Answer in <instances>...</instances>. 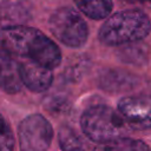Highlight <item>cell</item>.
<instances>
[{
  "mask_svg": "<svg viewBox=\"0 0 151 151\" xmlns=\"http://www.w3.org/2000/svg\"><path fill=\"white\" fill-rule=\"evenodd\" d=\"M0 47L13 57L31 59L50 70L55 68L61 61V52L57 44L28 26L1 28Z\"/></svg>",
  "mask_w": 151,
  "mask_h": 151,
  "instance_id": "obj_1",
  "label": "cell"
},
{
  "mask_svg": "<svg viewBox=\"0 0 151 151\" xmlns=\"http://www.w3.org/2000/svg\"><path fill=\"white\" fill-rule=\"evenodd\" d=\"M151 29L149 17L139 9H126L111 15L100 27L98 38L104 45L118 46L144 39Z\"/></svg>",
  "mask_w": 151,
  "mask_h": 151,
  "instance_id": "obj_2",
  "label": "cell"
},
{
  "mask_svg": "<svg viewBox=\"0 0 151 151\" xmlns=\"http://www.w3.org/2000/svg\"><path fill=\"white\" fill-rule=\"evenodd\" d=\"M80 125L84 134L98 144L123 137L127 126L120 113L107 105L88 107L80 118Z\"/></svg>",
  "mask_w": 151,
  "mask_h": 151,
  "instance_id": "obj_3",
  "label": "cell"
},
{
  "mask_svg": "<svg viewBox=\"0 0 151 151\" xmlns=\"http://www.w3.org/2000/svg\"><path fill=\"white\" fill-rule=\"evenodd\" d=\"M52 34L68 47L83 46L88 37V28L84 19L72 8L61 7L50 17Z\"/></svg>",
  "mask_w": 151,
  "mask_h": 151,
  "instance_id": "obj_4",
  "label": "cell"
},
{
  "mask_svg": "<svg viewBox=\"0 0 151 151\" xmlns=\"http://www.w3.org/2000/svg\"><path fill=\"white\" fill-rule=\"evenodd\" d=\"M20 151H46L52 142L53 129L41 114L26 117L18 129Z\"/></svg>",
  "mask_w": 151,
  "mask_h": 151,
  "instance_id": "obj_5",
  "label": "cell"
},
{
  "mask_svg": "<svg viewBox=\"0 0 151 151\" xmlns=\"http://www.w3.org/2000/svg\"><path fill=\"white\" fill-rule=\"evenodd\" d=\"M118 112L129 127L146 130L151 127V96L133 94L120 99Z\"/></svg>",
  "mask_w": 151,
  "mask_h": 151,
  "instance_id": "obj_6",
  "label": "cell"
},
{
  "mask_svg": "<svg viewBox=\"0 0 151 151\" xmlns=\"http://www.w3.org/2000/svg\"><path fill=\"white\" fill-rule=\"evenodd\" d=\"M20 77L22 84L34 92L47 90L53 79L52 70L31 59H22L20 61Z\"/></svg>",
  "mask_w": 151,
  "mask_h": 151,
  "instance_id": "obj_7",
  "label": "cell"
},
{
  "mask_svg": "<svg viewBox=\"0 0 151 151\" xmlns=\"http://www.w3.org/2000/svg\"><path fill=\"white\" fill-rule=\"evenodd\" d=\"M31 6L25 0H2L0 1V26L11 28L26 26L29 21Z\"/></svg>",
  "mask_w": 151,
  "mask_h": 151,
  "instance_id": "obj_8",
  "label": "cell"
},
{
  "mask_svg": "<svg viewBox=\"0 0 151 151\" xmlns=\"http://www.w3.org/2000/svg\"><path fill=\"white\" fill-rule=\"evenodd\" d=\"M22 85L20 63L7 51L0 48V88L6 93H17Z\"/></svg>",
  "mask_w": 151,
  "mask_h": 151,
  "instance_id": "obj_9",
  "label": "cell"
},
{
  "mask_svg": "<svg viewBox=\"0 0 151 151\" xmlns=\"http://www.w3.org/2000/svg\"><path fill=\"white\" fill-rule=\"evenodd\" d=\"M78 8L91 19H104L112 11V0H74Z\"/></svg>",
  "mask_w": 151,
  "mask_h": 151,
  "instance_id": "obj_10",
  "label": "cell"
},
{
  "mask_svg": "<svg viewBox=\"0 0 151 151\" xmlns=\"http://www.w3.org/2000/svg\"><path fill=\"white\" fill-rule=\"evenodd\" d=\"M94 151H149L147 145L137 139L120 137L111 142L99 144Z\"/></svg>",
  "mask_w": 151,
  "mask_h": 151,
  "instance_id": "obj_11",
  "label": "cell"
},
{
  "mask_svg": "<svg viewBox=\"0 0 151 151\" xmlns=\"http://www.w3.org/2000/svg\"><path fill=\"white\" fill-rule=\"evenodd\" d=\"M58 139L63 151H84L83 139L72 126L63 125L59 129Z\"/></svg>",
  "mask_w": 151,
  "mask_h": 151,
  "instance_id": "obj_12",
  "label": "cell"
},
{
  "mask_svg": "<svg viewBox=\"0 0 151 151\" xmlns=\"http://www.w3.org/2000/svg\"><path fill=\"white\" fill-rule=\"evenodd\" d=\"M14 138L11 126L0 114V151H13Z\"/></svg>",
  "mask_w": 151,
  "mask_h": 151,
  "instance_id": "obj_13",
  "label": "cell"
},
{
  "mask_svg": "<svg viewBox=\"0 0 151 151\" xmlns=\"http://www.w3.org/2000/svg\"><path fill=\"white\" fill-rule=\"evenodd\" d=\"M125 1H129V2H138V4H147V2H151V0H125Z\"/></svg>",
  "mask_w": 151,
  "mask_h": 151,
  "instance_id": "obj_14",
  "label": "cell"
}]
</instances>
